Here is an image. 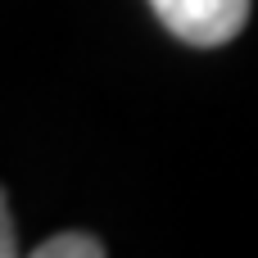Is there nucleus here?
<instances>
[{
    "label": "nucleus",
    "mask_w": 258,
    "mask_h": 258,
    "mask_svg": "<svg viewBox=\"0 0 258 258\" xmlns=\"http://www.w3.org/2000/svg\"><path fill=\"white\" fill-rule=\"evenodd\" d=\"M159 23L186 45H227L249 18V0H150Z\"/></svg>",
    "instance_id": "1"
},
{
    "label": "nucleus",
    "mask_w": 258,
    "mask_h": 258,
    "mask_svg": "<svg viewBox=\"0 0 258 258\" xmlns=\"http://www.w3.org/2000/svg\"><path fill=\"white\" fill-rule=\"evenodd\" d=\"M36 258H104V245L86 231H59L45 245H36Z\"/></svg>",
    "instance_id": "2"
},
{
    "label": "nucleus",
    "mask_w": 258,
    "mask_h": 258,
    "mask_svg": "<svg viewBox=\"0 0 258 258\" xmlns=\"http://www.w3.org/2000/svg\"><path fill=\"white\" fill-rule=\"evenodd\" d=\"M18 254V236H14V218H9V195L0 190V258Z\"/></svg>",
    "instance_id": "3"
}]
</instances>
